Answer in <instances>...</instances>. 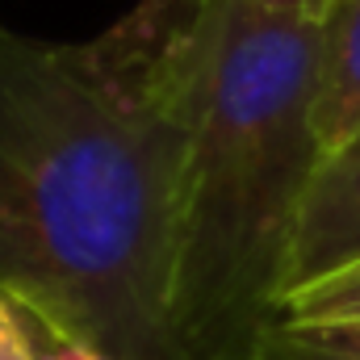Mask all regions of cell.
<instances>
[{"label": "cell", "mask_w": 360, "mask_h": 360, "mask_svg": "<svg viewBox=\"0 0 360 360\" xmlns=\"http://www.w3.org/2000/svg\"><path fill=\"white\" fill-rule=\"evenodd\" d=\"M360 130V0H327L319 17V84L314 139L319 151H340Z\"/></svg>", "instance_id": "4"}, {"label": "cell", "mask_w": 360, "mask_h": 360, "mask_svg": "<svg viewBox=\"0 0 360 360\" xmlns=\"http://www.w3.org/2000/svg\"><path fill=\"white\" fill-rule=\"evenodd\" d=\"M180 172L172 331L184 360H256L281 319L314 139L319 21L210 0L180 51Z\"/></svg>", "instance_id": "2"}, {"label": "cell", "mask_w": 360, "mask_h": 360, "mask_svg": "<svg viewBox=\"0 0 360 360\" xmlns=\"http://www.w3.org/2000/svg\"><path fill=\"white\" fill-rule=\"evenodd\" d=\"M248 4L264 13H281V17H306V21H319L323 13V0H248Z\"/></svg>", "instance_id": "10"}, {"label": "cell", "mask_w": 360, "mask_h": 360, "mask_svg": "<svg viewBox=\"0 0 360 360\" xmlns=\"http://www.w3.org/2000/svg\"><path fill=\"white\" fill-rule=\"evenodd\" d=\"M256 360H360V323H289L276 319Z\"/></svg>", "instance_id": "5"}, {"label": "cell", "mask_w": 360, "mask_h": 360, "mask_svg": "<svg viewBox=\"0 0 360 360\" xmlns=\"http://www.w3.org/2000/svg\"><path fill=\"white\" fill-rule=\"evenodd\" d=\"M323 8H327V0H323ZM319 17H323V13H319Z\"/></svg>", "instance_id": "11"}, {"label": "cell", "mask_w": 360, "mask_h": 360, "mask_svg": "<svg viewBox=\"0 0 360 360\" xmlns=\"http://www.w3.org/2000/svg\"><path fill=\"white\" fill-rule=\"evenodd\" d=\"M281 319H289V323H360V260L297 289L293 297H285Z\"/></svg>", "instance_id": "6"}, {"label": "cell", "mask_w": 360, "mask_h": 360, "mask_svg": "<svg viewBox=\"0 0 360 360\" xmlns=\"http://www.w3.org/2000/svg\"><path fill=\"white\" fill-rule=\"evenodd\" d=\"M0 360H34L21 310H17V302L4 289H0Z\"/></svg>", "instance_id": "9"}, {"label": "cell", "mask_w": 360, "mask_h": 360, "mask_svg": "<svg viewBox=\"0 0 360 360\" xmlns=\"http://www.w3.org/2000/svg\"><path fill=\"white\" fill-rule=\"evenodd\" d=\"M17 310H21V323H25V335H30L34 360H109V356H101L96 348H89L84 340H76V335H68L63 327H55L51 319L34 314L30 306L17 302Z\"/></svg>", "instance_id": "8"}, {"label": "cell", "mask_w": 360, "mask_h": 360, "mask_svg": "<svg viewBox=\"0 0 360 360\" xmlns=\"http://www.w3.org/2000/svg\"><path fill=\"white\" fill-rule=\"evenodd\" d=\"M360 260V130L331 155L319 160L314 180L306 188L289 269H285V297L297 289L348 269ZM281 297V306H285Z\"/></svg>", "instance_id": "3"}, {"label": "cell", "mask_w": 360, "mask_h": 360, "mask_svg": "<svg viewBox=\"0 0 360 360\" xmlns=\"http://www.w3.org/2000/svg\"><path fill=\"white\" fill-rule=\"evenodd\" d=\"M210 0H139L117 30L143 46H172L184 34H193V25L205 17Z\"/></svg>", "instance_id": "7"}, {"label": "cell", "mask_w": 360, "mask_h": 360, "mask_svg": "<svg viewBox=\"0 0 360 360\" xmlns=\"http://www.w3.org/2000/svg\"><path fill=\"white\" fill-rule=\"evenodd\" d=\"M184 38L38 42L0 21V289L109 360H184Z\"/></svg>", "instance_id": "1"}]
</instances>
